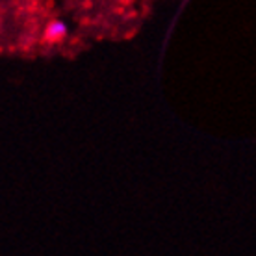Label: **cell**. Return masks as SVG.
Returning <instances> with one entry per match:
<instances>
[{
    "label": "cell",
    "mask_w": 256,
    "mask_h": 256,
    "mask_svg": "<svg viewBox=\"0 0 256 256\" xmlns=\"http://www.w3.org/2000/svg\"><path fill=\"white\" fill-rule=\"evenodd\" d=\"M67 36V26L62 20H54L46 28V39L48 41H62Z\"/></svg>",
    "instance_id": "obj_1"
}]
</instances>
